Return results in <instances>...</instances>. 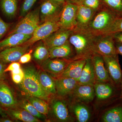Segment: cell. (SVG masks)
<instances>
[{
    "mask_svg": "<svg viewBox=\"0 0 122 122\" xmlns=\"http://www.w3.org/2000/svg\"><path fill=\"white\" fill-rule=\"evenodd\" d=\"M86 59H80L72 61L59 77L70 78L75 79L78 82L86 63Z\"/></svg>",
    "mask_w": 122,
    "mask_h": 122,
    "instance_id": "cell-23",
    "label": "cell"
},
{
    "mask_svg": "<svg viewBox=\"0 0 122 122\" xmlns=\"http://www.w3.org/2000/svg\"><path fill=\"white\" fill-rule=\"evenodd\" d=\"M65 99L56 95L53 97L49 101V113H50L52 118L56 122H74L75 118L70 110L69 104Z\"/></svg>",
    "mask_w": 122,
    "mask_h": 122,
    "instance_id": "cell-5",
    "label": "cell"
},
{
    "mask_svg": "<svg viewBox=\"0 0 122 122\" xmlns=\"http://www.w3.org/2000/svg\"><path fill=\"white\" fill-rule=\"evenodd\" d=\"M102 120L104 122H122V105L108 109L103 115Z\"/></svg>",
    "mask_w": 122,
    "mask_h": 122,
    "instance_id": "cell-28",
    "label": "cell"
},
{
    "mask_svg": "<svg viewBox=\"0 0 122 122\" xmlns=\"http://www.w3.org/2000/svg\"><path fill=\"white\" fill-rule=\"evenodd\" d=\"M73 30L59 29L42 41L48 48L62 45L69 41Z\"/></svg>",
    "mask_w": 122,
    "mask_h": 122,
    "instance_id": "cell-17",
    "label": "cell"
},
{
    "mask_svg": "<svg viewBox=\"0 0 122 122\" xmlns=\"http://www.w3.org/2000/svg\"><path fill=\"white\" fill-rule=\"evenodd\" d=\"M71 96L73 100L85 103L91 102L95 97L94 85L78 83Z\"/></svg>",
    "mask_w": 122,
    "mask_h": 122,
    "instance_id": "cell-16",
    "label": "cell"
},
{
    "mask_svg": "<svg viewBox=\"0 0 122 122\" xmlns=\"http://www.w3.org/2000/svg\"><path fill=\"white\" fill-rule=\"evenodd\" d=\"M11 77L14 83L20 84L22 82L25 76V72L21 68L11 72Z\"/></svg>",
    "mask_w": 122,
    "mask_h": 122,
    "instance_id": "cell-35",
    "label": "cell"
},
{
    "mask_svg": "<svg viewBox=\"0 0 122 122\" xmlns=\"http://www.w3.org/2000/svg\"><path fill=\"white\" fill-rule=\"evenodd\" d=\"M5 113L13 120L25 122H39L41 120L31 115L20 107L14 109H5Z\"/></svg>",
    "mask_w": 122,
    "mask_h": 122,
    "instance_id": "cell-24",
    "label": "cell"
},
{
    "mask_svg": "<svg viewBox=\"0 0 122 122\" xmlns=\"http://www.w3.org/2000/svg\"><path fill=\"white\" fill-rule=\"evenodd\" d=\"M38 0H21L19 9V15L21 18L26 15Z\"/></svg>",
    "mask_w": 122,
    "mask_h": 122,
    "instance_id": "cell-33",
    "label": "cell"
},
{
    "mask_svg": "<svg viewBox=\"0 0 122 122\" xmlns=\"http://www.w3.org/2000/svg\"><path fill=\"white\" fill-rule=\"evenodd\" d=\"M21 68L20 63L18 62H12L8 66V67H6L5 70V72H12L14 70L18 69Z\"/></svg>",
    "mask_w": 122,
    "mask_h": 122,
    "instance_id": "cell-39",
    "label": "cell"
},
{
    "mask_svg": "<svg viewBox=\"0 0 122 122\" xmlns=\"http://www.w3.org/2000/svg\"><path fill=\"white\" fill-rule=\"evenodd\" d=\"M21 0H0V9L7 18H15L19 13Z\"/></svg>",
    "mask_w": 122,
    "mask_h": 122,
    "instance_id": "cell-25",
    "label": "cell"
},
{
    "mask_svg": "<svg viewBox=\"0 0 122 122\" xmlns=\"http://www.w3.org/2000/svg\"><path fill=\"white\" fill-rule=\"evenodd\" d=\"M0 106L4 110L19 107L13 91L4 80L0 81Z\"/></svg>",
    "mask_w": 122,
    "mask_h": 122,
    "instance_id": "cell-12",
    "label": "cell"
},
{
    "mask_svg": "<svg viewBox=\"0 0 122 122\" xmlns=\"http://www.w3.org/2000/svg\"><path fill=\"white\" fill-rule=\"evenodd\" d=\"M115 44L118 54L121 55L122 56V44L115 42Z\"/></svg>",
    "mask_w": 122,
    "mask_h": 122,
    "instance_id": "cell-43",
    "label": "cell"
},
{
    "mask_svg": "<svg viewBox=\"0 0 122 122\" xmlns=\"http://www.w3.org/2000/svg\"><path fill=\"white\" fill-rule=\"evenodd\" d=\"M57 4L63 5L66 2V0H50Z\"/></svg>",
    "mask_w": 122,
    "mask_h": 122,
    "instance_id": "cell-45",
    "label": "cell"
},
{
    "mask_svg": "<svg viewBox=\"0 0 122 122\" xmlns=\"http://www.w3.org/2000/svg\"><path fill=\"white\" fill-rule=\"evenodd\" d=\"M26 99L39 113L46 116L49 113V107L46 101L34 96L26 95Z\"/></svg>",
    "mask_w": 122,
    "mask_h": 122,
    "instance_id": "cell-30",
    "label": "cell"
},
{
    "mask_svg": "<svg viewBox=\"0 0 122 122\" xmlns=\"http://www.w3.org/2000/svg\"><path fill=\"white\" fill-rule=\"evenodd\" d=\"M13 23L5 22L0 16V41L7 35L13 26Z\"/></svg>",
    "mask_w": 122,
    "mask_h": 122,
    "instance_id": "cell-37",
    "label": "cell"
},
{
    "mask_svg": "<svg viewBox=\"0 0 122 122\" xmlns=\"http://www.w3.org/2000/svg\"><path fill=\"white\" fill-rule=\"evenodd\" d=\"M37 75L39 81L44 89L52 97L56 95L54 78L41 69L37 71Z\"/></svg>",
    "mask_w": 122,
    "mask_h": 122,
    "instance_id": "cell-27",
    "label": "cell"
},
{
    "mask_svg": "<svg viewBox=\"0 0 122 122\" xmlns=\"http://www.w3.org/2000/svg\"><path fill=\"white\" fill-rule=\"evenodd\" d=\"M80 5L89 7L96 12L103 7L101 0H82Z\"/></svg>",
    "mask_w": 122,
    "mask_h": 122,
    "instance_id": "cell-34",
    "label": "cell"
},
{
    "mask_svg": "<svg viewBox=\"0 0 122 122\" xmlns=\"http://www.w3.org/2000/svg\"><path fill=\"white\" fill-rule=\"evenodd\" d=\"M95 96L98 100H106L115 96L118 88L113 83L109 82H96L94 84Z\"/></svg>",
    "mask_w": 122,
    "mask_h": 122,
    "instance_id": "cell-18",
    "label": "cell"
},
{
    "mask_svg": "<svg viewBox=\"0 0 122 122\" xmlns=\"http://www.w3.org/2000/svg\"><path fill=\"white\" fill-rule=\"evenodd\" d=\"M103 57L112 82L117 87H120L122 71L118 55L110 56H103Z\"/></svg>",
    "mask_w": 122,
    "mask_h": 122,
    "instance_id": "cell-11",
    "label": "cell"
},
{
    "mask_svg": "<svg viewBox=\"0 0 122 122\" xmlns=\"http://www.w3.org/2000/svg\"><path fill=\"white\" fill-rule=\"evenodd\" d=\"M19 107L25 109L31 115L38 119L45 120L46 119V116L39 113L33 106L26 99L21 100L19 102Z\"/></svg>",
    "mask_w": 122,
    "mask_h": 122,
    "instance_id": "cell-32",
    "label": "cell"
},
{
    "mask_svg": "<svg viewBox=\"0 0 122 122\" xmlns=\"http://www.w3.org/2000/svg\"><path fill=\"white\" fill-rule=\"evenodd\" d=\"M32 35L16 33L0 41V52L8 48L21 45L30 39Z\"/></svg>",
    "mask_w": 122,
    "mask_h": 122,
    "instance_id": "cell-22",
    "label": "cell"
},
{
    "mask_svg": "<svg viewBox=\"0 0 122 122\" xmlns=\"http://www.w3.org/2000/svg\"><path fill=\"white\" fill-rule=\"evenodd\" d=\"M74 60L65 58H49L42 63L40 68L53 77L57 78L61 76L68 65Z\"/></svg>",
    "mask_w": 122,
    "mask_h": 122,
    "instance_id": "cell-10",
    "label": "cell"
},
{
    "mask_svg": "<svg viewBox=\"0 0 122 122\" xmlns=\"http://www.w3.org/2000/svg\"><path fill=\"white\" fill-rule=\"evenodd\" d=\"M50 58H65L74 60L75 53L72 45L68 41L62 45L49 49Z\"/></svg>",
    "mask_w": 122,
    "mask_h": 122,
    "instance_id": "cell-20",
    "label": "cell"
},
{
    "mask_svg": "<svg viewBox=\"0 0 122 122\" xmlns=\"http://www.w3.org/2000/svg\"><path fill=\"white\" fill-rule=\"evenodd\" d=\"M115 42L122 44V32H117L110 34Z\"/></svg>",
    "mask_w": 122,
    "mask_h": 122,
    "instance_id": "cell-40",
    "label": "cell"
},
{
    "mask_svg": "<svg viewBox=\"0 0 122 122\" xmlns=\"http://www.w3.org/2000/svg\"><path fill=\"white\" fill-rule=\"evenodd\" d=\"M78 7L77 5L69 2L63 5L59 20L60 28L73 30L76 28Z\"/></svg>",
    "mask_w": 122,
    "mask_h": 122,
    "instance_id": "cell-7",
    "label": "cell"
},
{
    "mask_svg": "<svg viewBox=\"0 0 122 122\" xmlns=\"http://www.w3.org/2000/svg\"><path fill=\"white\" fill-rule=\"evenodd\" d=\"M7 64L0 61V81L4 80L5 73V70Z\"/></svg>",
    "mask_w": 122,
    "mask_h": 122,
    "instance_id": "cell-41",
    "label": "cell"
},
{
    "mask_svg": "<svg viewBox=\"0 0 122 122\" xmlns=\"http://www.w3.org/2000/svg\"><path fill=\"white\" fill-rule=\"evenodd\" d=\"M97 35L86 29L75 28L69 41L74 48V60L87 59L94 53V45Z\"/></svg>",
    "mask_w": 122,
    "mask_h": 122,
    "instance_id": "cell-1",
    "label": "cell"
},
{
    "mask_svg": "<svg viewBox=\"0 0 122 122\" xmlns=\"http://www.w3.org/2000/svg\"><path fill=\"white\" fill-rule=\"evenodd\" d=\"M95 13L94 10L89 7L83 5H78L76 15V27L86 29Z\"/></svg>",
    "mask_w": 122,
    "mask_h": 122,
    "instance_id": "cell-21",
    "label": "cell"
},
{
    "mask_svg": "<svg viewBox=\"0 0 122 122\" xmlns=\"http://www.w3.org/2000/svg\"><path fill=\"white\" fill-rule=\"evenodd\" d=\"M60 28L59 20L49 21L40 24L30 39L23 45L30 47L36 42L45 39Z\"/></svg>",
    "mask_w": 122,
    "mask_h": 122,
    "instance_id": "cell-6",
    "label": "cell"
},
{
    "mask_svg": "<svg viewBox=\"0 0 122 122\" xmlns=\"http://www.w3.org/2000/svg\"><path fill=\"white\" fill-rule=\"evenodd\" d=\"M32 52L33 50H30L28 52H27L23 55L20 58L19 62L21 64H25L30 62L32 57Z\"/></svg>",
    "mask_w": 122,
    "mask_h": 122,
    "instance_id": "cell-38",
    "label": "cell"
},
{
    "mask_svg": "<svg viewBox=\"0 0 122 122\" xmlns=\"http://www.w3.org/2000/svg\"><path fill=\"white\" fill-rule=\"evenodd\" d=\"M14 120L10 117L7 115L2 116L0 118V122H12Z\"/></svg>",
    "mask_w": 122,
    "mask_h": 122,
    "instance_id": "cell-42",
    "label": "cell"
},
{
    "mask_svg": "<svg viewBox=\"0 0 122 122\" xmlns=\"http://www.w3.org/2000/svg\"><path fill=\"white\" fill-rule=\"evenodd\" d=\"M15 25L12 26L6 37L16 33L32 35L36 29L40 24V9L38 7L30 10L21 18Z\"/></svg>",
    "mask_w": 122,
    "mask_h": 122,
    "instance_id": "cell-4",
    "label": "cell"
},
{
    "mask_svg": "<svg viewBox=\"0 0 122 122\" xmlns=\"http://www.w3.org/2000/svg\"><path fill=\"white\" fill-rule=\"evenodd\" d=\"M95 82L94 71L91 57L86 60V63L78 80V83L81 85H94Z\"/></svg>",
    "mask_w": 122,
    "mask_h": 122,
    "instance_id": "cell-26",
    "label": "cell"
},
{
    "mask_svg": "<svg viewBox=\"0 0 122 122\" xmlns=\"http://www.w3.org/2000/svg\"><path fill=\"white\" fill-rule=\"evenodd\" d=\"M40 3V24L49 21L59 20L63 5L50 0H41Z\"/></svg>",
    "mask_w": 122,
    "mask_h": 122,
    "instance_id": "cell-8",
    "label": "cell"
},
{
    "mask_svg": "<svg viewBox=\"0 0 122 122\" xmlns=\"http://www.w3.org/2000/svg\"><path fill=\"white\" fill-rule=\"evenodd\" d=\"M95 53L102 56H110L118 55L115 41L111 34L97 35L94 45Z\"/></svg>",
    "mask_w": 122,
    "mask_h": 122,
    "instance_id": "cell-9",
    "label": "cell"
},
{
    "mask_svg": "<svg viewBox=\"0 0 122 122\" xmlns=\"http://www.w3.org/2000/svg\"><path fill=\"white\" fill-rule=\"evenodd\" d=\"M54 79L56 95L63 98L71 96L78 84L77 81L70 78L60 77Z\"/></svg>",
    "mask_w": 122,
    "mask_h": 122,
    "instance_id": "cell-13",
    "label": "cell"
},
{
    "mask_svg": "<svg viewBox=\"0 0 122 122\" xmlns=\"http://www.w3.org/2000/svg\"><path fill=\"white\" fill-rule=\"evenodd\" d=\"M69 106L71 113L78 122H87L90 119L91 112L86 103L72 100Z\"/></svg>",
    "mask_w": 122,
    "mask_h": 122,
    "instance_id": "cell-19",
    "label": "cell"
},
{
    "mask_svg": "<svg viewBox=\"0 0 122 122\" xmlns=\"http://www.w3.org/2000/svg\"><path fill=\"white\" fill-rule=\"evenodd\" d=\"M118 17L113 12L103 6L96 12L86 29L95 35L105 34Z\"/></svg>",
    "mask_w": 122,
    "mask_h": 122,
    "instance_id": "cell-3",
    "label": "cell"
},
{
    "mask_svg": "<svg viewBox=\"0 0 122 122\" xmlns=\"http://www.w3.org/2000/svg\"><path fill=\"white\" fill-rule=\"evenodd\" d=\"M30 48L22 45L4 50L0 52V61L6 64L18 62L23 55L28 52Z\"/></svg>",
    "mask_w": 122,
    "mask_h": 122,
    "instance_id": "cell-14",
    "label": "cell"
},
{
    "mask_svg": "<svg viewBox=\"0 0 122 122\" xmlns=\"http://www.w3.org/2000/svg\"><path fill=\"white\" fill-rule=\"evenodd\" d=\"M34 50L33 51V57L40 65L50 58L49 49L42 41H40Z\"/></svg>",
    "mask_w": 122,
    "mask_h": 122,
    "instance_id": "cell-29",
    "label": "cell"
},
{
    "mask_svg": "<svg viewBox=\"0 0 122 122\" xmlns=\"http://www.w3.org/2000/svg\"><path fill=\"white\" fill-rule=\"evenodd\" d=\"M103 6L118 17L122 16V0H101Z\"/></svg>",
    "mask_w": 122,
    "mask_h": 122,
    "instance_id": "cell-31",
    "label": "cell"
},
{
    "mask_svg": "<svg viewBox=\"0 0 122 122\" xmlns=\"http://www.w3.org/2000/svg\"><path fill=\"white\" fill-rule=\"evenodd\" d=\"M120 89H121V92H120V98L122 99V79L121 81V84H120Z\"/></svg>",
    "mask_w": 122,
    "mask_h": 122,
    "instance_id": "cell-47",
    "label": "cell"
},
{
    "mask_svg": "<svg viewBox=\"0 0 122 122\" xmlns=\"http://www.w3.org/2000/svg\"><path fill=\"white\" fill-rule=\"evenodd\" d=\"M7 114L5 113L4 109H3L0 106V115H1L2 116L6 115Z\"/></svg>",
    "mask_w": 122,
    "mask_h": 122,
    "instance_id": "cell-46",
    "label": "cell"
},
{
    "mask_svg": "<svg viewBox=\"0 0 122 122\" xmlns=\"http://www.w3.org/2000/svg\"><path fill=\"white\" fill-rule=\"evenodd\" d=\"M82 0H66V2L73 3L78 5L81 4Z\"/></svg>",
    "mask_w": 122,
    "mask_h": 122,
    "instance_id": "cell-44",
    "label": "cell"
},
{
    "mask_svg": "<svg viewBox=\"0 0 122 122\" xmlns=\"http://www.w3.org/2000/svg\"><path fill=\"white\" fill-rule=\"evenodd\" d=\"M117 32H122V16L118 17L116 19L105 34H110Z\"/></svg>",
    "mask_w": 122,
    "mask_h": 122,
    "instance_id": "cell-36",
    "label": "cell"
},
{
    "mask_svg": "<svg viewBox=\"0 0 122 122\" xmlns=\"http://www.w3.org/2000/svg\"><path fill=\"white\" fill-rule=\"evenodd\" d=\"M23 70L25 76L20 85L24 93L26 95L37 97L49 102L53 97L42 86L38 77L37 70L35 67L32 66H27Z\"/></svg>",
    "mask_w": 122,
    "mask_h": 122,
    "instance_id": "cell-2",
    "label": "cell"
},
{
    "mask_svg": "<svg viewBox=\"0 0 122 122\" xmlns=\"http://www.w3.org/2000/svg\"><path fill=\"white\" fill-rule=\"evenodd\" d=\"M91 59L96 82H109L113 83L105 66L102 56L98 54L94 53L92 56Z\"/></svg>",
    "mask_w": 122,
    "mask_h": 122,
    "instance_id": "cell-15",
    "label": "cell"
}]
</instances>
